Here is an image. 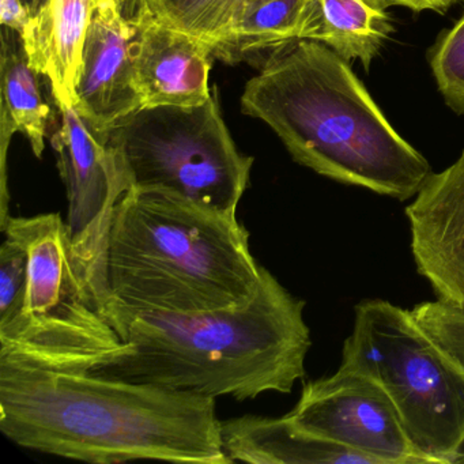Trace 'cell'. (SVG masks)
Segmentation results:
<instances>
[{"instance_id":"6da1fadb","label":"cell","mask_w":464,"mask_h":464,"mask_svg":"<svg viewBox=\"0 0 464 464\" xmlns=\"http://www.w3.org/2000/svg\"><path fill=\"white\" fill-rule=\"evenodd\" d=\"M221 423L211 396L0 361V431L26 450L92 464H229Z\"/></svg>"},{"instance_id":"7a4b0ae2","label":"cell","mask_w":464,"mask_h":464,"mask_svg":"<svg viewBox=\"0 0 464 464\" xmlns=\"http://www.w3.org/2000/svg\"><path fill=\"white\" fill-rule=\"evenodd\" d=\"M304 309L305 301L265 268L259 290L243 305L121 316L113 327L126 347L91 372L238 401L289 393L305 376L312 346Z\"/></svg>"},{"instance_id":"3957f363","label":"cell","mask_w":464,"mask_h":464,"mask_svg":"<svg viewBox=\"0 0 464 464\" xmlns=\"http://www.w3.org/2000/svg\"><path fill=\"white\" fill-rule=\"evenodd\" d=\"M240 104L295 162L331 180L404 202L430 176L428 160L391 126L347 61L322 43L298 40L271 53Z\"/></svg>"},{"instance_id":"277c9868","label":"cell","mask_w":464,"mask_h":464,"mask_svg":"<svg viewBox=\"0 0 464 464\" xmlns=\"http://www.w3.org/2000/svg\"><path fill=\"white\" fill-rule=\"evenodd\" d=\"M237 217L153 189L121 198L108 240L107 319L198 314L248 303L262 282ZM115 328V327H113Z\"/></svg>"},{"instance_id":"5b68a950","label":"cell","mask_w":464,"mask_h":464,"mask_svg":"<svg viewBox=\"0 0 464 464\" xmlns=\"http://www.w3.org/2000/svg\"><path fill=\"white\" fill-rule=\"evenodd\" d=\"M0 229L28 255L23 308L0 325V361L92 371L126 347L86 293L61 214L10 216Z\"/></svg>"},{"instance_id":"8992f818","label":"cell","mask_w":464,"mask_h":464,"mask_svg":"<svg viewBox=\"0 0 464 464\" xmlns=\"http://www.w3.org/2000/svg\"><path fill=\"white\" fill-rule=\"evenodd\" d=\"M341 368L382 385L429 463H455L464 444V371L411 312L384 300L357 304Z\"/></svg>"},{"instance_id":"52a82bcc","label":"cell","mask_w":464,"mask_h":464,"mask_svg":"<svg viewBox=\"0 0 464 464\" xmlns=\"http://www.w3.org/2000/svg\"><path fill=\"white\" fill-rule=\"evenodd\" d=\"M130 189H153L237 217L254 159L233 142L217 92L197 107L138 108L105 131Z\"/></svg>"},{"instance_id":"ba28073f","label":"cell","mask_w":464,"mask_h":464,"mask_svg":"<svg viewBox=\"0 0 464 464\" xmlns=\"http://www.w3.org/2000/svg\"><path fill=\"white\" fill-rule=\"evenodd\" d=\"M59 112L61 126L51 145L66 186L72 257L89 298L107 319L108 240L116 208L129 187L105 131L92 126L74 107H61Z\"/></svg>"},{"instance_id":"9c48e42d","label":"cell","mask_w":464,"mask_h":464,"mask_svg":"<svg viewBox=\"0 0 464 464\" xmlns=\"http://www.w3.org/2000/svg\"><path fill=\"white\" fill-rule=\"evenodd\" d=\"M304 430L368 456L374 464H430L414 447L379 382L339 366L304 384L286 414Z\"/></svg>"},{"instance_id":"30bf717a","label":"cell","mask_w":464,"mask_h":464,"mask_svg":"<svg viewBox=\"0 0 464 464\" xmlns=\"http://www.w3.org/2000/svg\"><path fill=\"white\" fill-rule=\"evenodd\" d=\"M406 217L418 273L439 300L464 308V151L430 173Z\"/></svg>"},{"instance_id":"8fae6325","label":"cell","mask_w":464,"mask_h":464,"mask_svg":"<svg viewBox=\"0 0 464 464\" xmlns=\"http://www.w3.org/2000/svg\"><path fill=\"white\" fill-rule=\"evenodd\" d=\"M134 21L121 0H104L92 15L83 42L75 110L100 131L140 108L132 81Z\"/></svg>"},{"instance_id":"7c38bea8","label":"cell","mask_w":464,"mask_h":464,"mask_svg":"<svg viewBox=\"0 0 464 464\" xmlns=\"http://www.w3.org/2000/svg\"><path fill=\"white\" fill-rule=\"evenodd\" d=\"M132 81L142 107H197L211 97L213 47L149 18L135 17Z\"/></svg>"},{"instance_id":"4fadbf2b","label":"cell","mask_w":464,"mask_h":464,"mask_svg":"<svg viewBox=\"0 0 464 464\" xmlns=\"http://www.w3.org/2000/svg\"><path fill=\"white\" fill-rule=\"evenodd\" d=\"M104 0H47L21 34L32 67L48 78L58 108L75 107L83 42Z\"/></svg>"},{"instance_id":"5bb4252c","label":"cell","mask_w":464,"mask_h":464,"mask_svg":"<svg viewBox=\"0 0 464 464\" xmlns=\"http://www.w3.org/2000/svg\"><path fill=\"white\" fill-rule=\"evenodd\" d=\"M227 458L252 464H374L368 456L309 433L287 415H243L222 420Z\"/></svg>"},{"instance_id":"9a60e30c","label":"cell","mask_w":464,"mask_h":464,"mask_svg":"<svg viewBox=\"0 0 464 464\" xmlns=\"http://www.w3.org/2000/svg\"><path fill=\"white\" fill-rule=\"evenodd\" d=\"M4 28L2 32V210L9 214V194L6 187V156L10 140L15 132L28 138L36 157H42L48 134L51 110L40 93L39 72L32 67L18 32Z\"/></svg>"},{"instance_id":"2e32d148","label":"cell","mask_w":464,"mask_h":464,"mask_svg":"<svg viewBox=\"0 0 464 464\" xmlns=\"http://www.w3.org/2000/svg\"><path fill=\"white\" fill-rule=\"evenodd\" d=\"M392 31L385 9L372 0H306L298 40L322 43L369 69Z\"/></svg>"},{"instance_id":"e0dca14e","label":"cell","mask_w":464,"mask_h":464,"mask_svg":"<svg viewBox=\"0 0 464 464\" xmlns=\"http://www.w3.org/2000/svg\"><path fill=\"white\" fill-rule=\"evenodd\" d=\"M306 0H268L244 7L227 39L214 48L213 56L227 62L251 61L265 53H276L298 42Z\"/></svg>"},{"instance_id":"ac0fdd59","label":"cell","mask_w":464,"mask_h":464,"mask_svg":"<svg viewBox=\"0 0 464 464\" xmlns=\"http://www.w3.org/2000/svg\"><path fill=\"white\" fill-rule=\"evenodd\" d=\"M135 17L157 21L214 48L243 12V0H137Z\"/></svg>"},{"instance_id":"d6986e66","label":"cell","mask_w":464,"mask_h":464,"mask_svg":"<svg viewBox=\"0 0 464 464\" xmlns=\"http://www.w3.org/2000/svg\"><path fill=\"white\" fill-rule=\"evenodd\" d=\"M430 66L448 107L464 115V15L437 40L430 53Z\"/></svg>"},{"instance_id":"ffe728a7","label":"cell","mask_w":464,"mask_h":464,"mask_svg":"<svg viewBox=\"0 0 464 464\" xmlns=\"http://www.w3.org/2000/svg\"><path fill=\"white\" fill-rule=\"evenodd\" d=\"M420 328L464 371V308L447 301H426L411 309Z\"/></svg>"},{"instance_id":"44dd1931","label":"cell","mask_w":464,"mask_h":464,"mask_svg":"<svg viewBox=\"0 0 464 464\" xmlns=\"http://www.w3.org/2000/svg\"><path fill=\"white\" fill-rule=\"evenodd\" d=\"M31 21L23 0H0V24L23 34Z\"/></svg>"},{"instance_id":"7402d4cb","label":"cell","mask_w":464,"mask_h":464,"mask_svg":"<svg viewBox=\"0 0 464 464\" xmlns=\"http://www.w3.org/2000/svg\"><path fill=\"white\" fill-rule=\"evenodd\" d=\"M372 2L385 10L388 7L401 6L417 13L425 12V10L441 13L452 6L456 0H372Z\"/></svg>"},{"instance_id":"603a6c76","label":"cell","mask_w":464,"mask_h":464,"mask_svg":"<svg viewBox=\"0 0 464 464\" xmlns=\"http://www.w3.org/2000/svg\"><path fill=\"white\" fill-rule=\"evenodd\" d=\"M47 0H23L24 6L28 10L29 15L34 17L37 13L40 12L43 6H44Z\"/></svg>"},{"instance_id":"cb8c5ba5","label":"cell","mask_w":464,"mask_h":464,"mask_svg":"<svg viewBox=\"0 0 464 464\" xmlns=\"http://www.w3.org/2000/svg\"><path fill=\"white\" fill-rule=\"evenodd\" d=\"M265 2H268V0H243V9L244 7L255 6V5L265 4Z\"/></svg>"},{"instance_id":"d4e9b609","label":"cell","mask_w":464,"mask_h":464,"mask_svg":"<svg viewBox=\"0 0 464 464\" xmlns=\"http://www.w3.org/2000/svg\"><path fill=\"white\" fill-rule=\"evenodd\" d=\"M453 464H464V444L463 447L459 450L458 456H456L455 463Z\"/></svg>"}]
</instances>
